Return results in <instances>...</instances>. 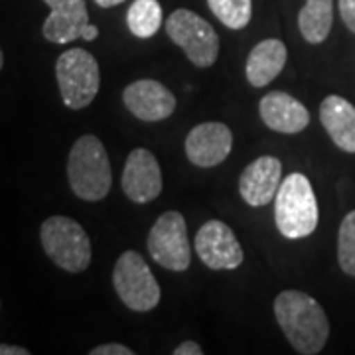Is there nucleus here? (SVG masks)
<instances>
[{"label": "nucleus", "instance_id": "nucleus-10", "mask_svg": "<svg viewBox=\"0 0 355 355\" xmlns=\"http://www.w3.org/2000/svg\"><path fill=\"white\" fill-rule=\"evenodd\" d=\"M123 103L144 123L164 121L176 111V95L154 79H139L123 91Z\"/></svg>", "mask_w": 355, "mask_h": 355}, {"label": "nucleus", "instance_id": "nucleus-23", "mask_svg": "<svg viewBox=\"0 0 355 355\" xmlns=\"http://www.w3.org/2000/svg\"><path fill=\"white\" fill-rule=\"evenodd\" d=\"M340 14L343 24L349 28V32L355 34V0H340Z\"/></svg>", "mask_w": 355, "mask_h": 355}, {"label": "nucleus", "instance_id": "nucleus-20", "mask_svg": "<svg viewBox=\"0 0 355 355\" xmlns=\"http://www.w3.org/2000/svg\"><path fill=\"white\" fill-rule=\"evenodd\" d=\"M217 20L231 30H243L251 22L253 0H207Z\"/></svg>", "mask_w": 355, "mask_h": 355}, {"label": "nucleus", "instance_id": "nucleus-27", "mask_svg": "<svg viewBox=\"0 0 355 355\" xmlns=\"http://www.w3.org/2000/svg\"><path fill=\"white\" fill-rule=\"evenodd\" d=\"M125 0H95V4L97 6H101V8H113V6H119V4H123Z\"/></svg>", "mask_w": 355, "mask_h": 355}, {"label": "nucleus", "instance_id": "nucleus-1", "mask_svg": "<svg viewBox=\"0 0 355 355\" xmlns=\"http://www.w3.org/2000/svg\"><path fill=\"white\" fill-rule=\"evenodd\" d=\"M275 316L291 345L302 355L320 354L330 336V322L324 308L310 294L280 292L275 300Z\"/></svg>", "mask_w": 355, "mask_h": 355}, {"label": "nucleus", "instance_id": "nucleus-16", "mask_svg": "<svg viewBox=\"0 0 355 355\" xmlns=\"http://www.w3.org/2000/svg\"><path fill=\"white\" fill-rule=\"evenodd\" d=\"M320 121L334 144L355 154V107L340 95H330L320 105Z\"/></svg>", "mask_w": 355, "mask_h": 355}, {"label": "nucleus", "instance_id": "nucleus-2", "mask_svg": "<svg viewBox=\"0 0 355 355\" xmlns=\"http://www.w3.org/2000/svg\"><path fill=\"white\" fill-rule=\"evenodd\" d=\"M67 180L79 200L101 202L111 190L113 172L103 142L93 135L76 140L67 158Z\"/></svg>", "mask_w": 355, "mask_h": 355}, {"label": "nucleus", "instance_id": "nucleus-21", "mask_svg": "<svg viewBox=\"0 0 355 355\" xmlns=\"http://www.w3.org/2000/svg\"><path fill=\"white\" fill-rule=\"evenodd\" d=\"M338 261L345 275L355 277V209L343 217L338 233Z\"/></svg>", "mask_w": 355, "mask_h": 355}, {"label": "nucleus", "instance_id": "nucleus-7", "mask_svg": "<svg viewBox=\"0 0 355 355\" xmlns=\"http://www.w3.org/2000/svg\"><path fill=\"white\" fill-rule=\"evenodd\" d=\"M166 32L186 58L198 67H211L219 55V38L214 26L200 14L180 8L166 20Z\"/></svg>", "mask_w": 355, "mask_h": 355}, {"label": "nucleus", "instance_id": "nucleus-22", "mask_svg": "<svg viewBox=\"0 0 355 355\" xmlns=\"http://www.w3.org/2000/svg\"><path fill=\"white\" fill-rule=\"evenodd\" d=\"M91 355H132L135 352L127 347V345H123V343H103V345H97V347H93Z\"/></svg>", "mask_w": 355, "mask_h": 355}, {"label": "nucleus", "instance_id": "nucleus-17", "mask_svg": "<svg viewBox=\"0 0 355 355\" xmlns=\"http://www.w3.org/2000/svg\"><path fill=\"white\" fill-rule=\"evenodd\" d=\"M288 60L286 46L277 38H268L259 42L247 58V79L253 87H265L272 79H277L284 69Z\"/></svg>", "mask_w": 355, "mask_h": 355}, {"label": "nucleus", "instance_id": "nucleus-14", "mask_svg": "<svg viewBox=\"0 0 355 355\" xmlns=\"http://www.w3.org/2000/svg\"><path fill=\"white\" fill-rule=\"evenodd\" d=\"M282 178V164L275 156H261L243 170L239 193L251 207H263L277 196Z\"/></svg>", "mask_w": 355, "mask_h": 355}, {"label": "nucleus", "instance_id": "nucleus-19", "mask_svg": "<svg viewBox=\"0 0 355 355\" xmlns=\"http://www.w3.org/2000/svg\"><path fill=\"white\" fill-rule=\"evenodd\" d=\"M128 30L137 38H153L162 26V6L158 0H135L127 12Z\"/></svg>", "mask_w": 355, "mask_h": 355}, {"label": "nucleus", "instance_id": "nucleus-25", "mask_svg": "<svg viewBox=\"0 0 355 355\" xmlns=\"http://www.w3.org/2000/svg\"><path fill=\"white\" fill-rule=\"evenodd\" d=\"M0 355H30V352L26 347H20V345L0 343Z\"/></svg>", "mask_w": 355, "mask_h": 355}, {"label": "nucleus", "instance_id": "nucleus-15", "mask_svg": "<svg viewBox=\"0 0 355 355\" xmlns=\"http://www.w3.org/2000/svg\"><path fill=\"white\" fill-rule=\"evenodd\" d=\"M259 113L266 127L282 135L302 132L310 125V113L302 103L288 93L270 91L259 103Z\"/></svg>", "mask_w": 355, "mask_h": 355}, {"label": "nucleus", "instance_id": "nucleus-9", "mask_svg": "<svg viewBox=\"0 0 355 355\" xmlns=\"http://www.w3.org/2000/svg\"><path fill=\"white\" fill-rule=\"evenodd\" d=\"M196 253L202 263L211 270L239 268L245 259L241 243L237 241L233 229L227 223L211 219L203 223L196 233Z\"/></svg>", "mask_w": 355, "mask_h": 355}, {"label": "nucleus", "instance_id": "nucleus-24", "mask_svg": "<svg viewBox=\"0 0 355 355\" xmlns=\"http://www.w3.org/2000/svg\"><path fill=\"white\" fill-rule=\"evenodd\" d=\"M203 349L200 343L196 342H182L174 349V355H202Z\"/></svg>", "mask_w": 355, "mask_h": 355}, {"label": "nucleus", "instance_id": "nucleus-26", "mask_svg": "<svg viewBox=\"0 0 355 355\" xmlns=\"http://www.w3.org/2000/svg\"><path fill=\"white\" fill-rule=\"evenodd\" d=\"M97 36H99V28H97V26L89 24L87 28H85V32H83L81 40H85V42H93V40H97Z\"/></svg>", "mask_w": 355, "mask_h": 355}, {"label": "nucleus", "instance_id": "nucleus-13", "mask_svg": "<svg viewBox=\"0 0 355 355\" xmlns=\"http://www.w3.org/2000/svg\"><path fill=\"white\" fill-rule=\"evenodd\" d=\"M50 6L42 34L51 44H71L83 36L89 22L85 0H44Z\"/></svg>", "mask_w": 355, "mask_h": 355}, {"label": "nucleus", "instance_id": "nucleus-5", "mask_svg": "<svg viewBox=\"0 0 355 355\" xmlns=\"http://www.w3.org/2000/svg\"><path fill=\"white\" fill-rule=\"evenodd\" d=\"M55 77L65 107L79 111L93 103L99 93L101 76L97 60L81 48H71L58 58Z\"/></svg>", "mask_w": 355, "mask_h": 355}, {"label": "nucleus", "instance_id": "nucleus-11", "mask_svg": "<svg viewBox=\"0 0 355 355\" xmlns=\"http://www.w3.org/2000/svg\"><path fill=\"white\" fill-rule=\"evenodd\" d=\"M123 191L135 203H150L160 196L162 172L150 150L135 148L128 154L123 170Z\"/></svg>", "mask_w": 355, "mask_h": 355}, {"label": "nucleus", "instance_id": "nucleus-18", "mask_svg": "<svg viewBox=\"0 0 355 355\" xmlns=\"http://www.w3.org/2000/svg\"><path fill=\"white\" fill-rule=\"evenodd\" d=\"M334 24V0H306L298 14V28L308 44H322Z\"/></svg>", "mask_w": 355, "mask_h": 355}, {"label": "nucleus", "instance_id": "nucleus-4", "mask_svg": "<svg viewBox=\"0 0 355 355\" xmlns=\"http://www.w3.org/2000/svg\"><path fill=\"white\" fill-rule=\"evenodd\" d=\"M40 239L44 253L67 272H83L91 265V241L76 219L65 216L48 217L42 223Z\"/></svg>", "mask_w": 355, "mask_h": 355}, {"label": "nucleus", "instance_id": "nucleus-8", "mask_svg": "<svg viewBox=\"0 0 355 355\" xmlns=\"http://www.w3.org/2000/svg\"><path fill=\"white\" fill-rule=\"evenodd\" d=\"M148 253L160 266L184 272L191 263L186 219L180 211H166L148 233Z\"/></svg>", "mask_w": 355, "mask_h": 355}, {"label": "nucleus", "instance_id": "nucleus-12", "mask_svg": "<svg viewBox=\"0 0 355 355\" xmlns=\"http://www.w3.org/2000/svg\"><path fill=\"white\" fill-rule=\"evenodd\" d=\"M233 148V135L223 123H202L186 137V156L191 164L214 168L221 164Z\"/></svg>", "mask_w": 355, "mask_h": 355}, {"label": "nucleus", "instance_id": "nucleus-28", "mask_svg": "<svg viewBox=\"0 0 355 355\" xmlns=\"http://www.w3.org/2000/svg\"><path fill=\"white\" fill-rule=\"evenodd\" d=\"M2 65H4V55H2V50H0V69H2Z\"/></svg>", "mask_w": 355, "mask_h": 355}, {"label": "nucleus", "instance_id": "nucleus-6", "mask_svg": "<svg viewBox=\"0 0 355 355\" xmlns=\"http://www.w3.org/2000/svg\"><path fill=\"white\" fill-rule=\"evenodd\" d=\"M113 284L123 304L135 312H150L160 302V284L150 266L135 251H127L114 263Z\"/></svg>", "mask_w": 355, "mask_h": 355}, {"label": "nucleus", "instance_id": "nucleus-3", "mask_svg": "<svg viewBox=\"0 0 355 355\" xmlns=\"http://www.w3.org/2000/svg\"><path fill=\"white\" fill-rule=\"evenodd\" d=\"M275 221L286 239H302L312 235L320 221V209L310 180L294 172L280 182L275 196Z\"/></svg>", "mask_w": 355, "mask_h": 355}]
</instances>
